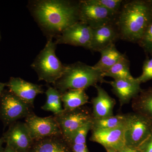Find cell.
Wrapping results in <instances>:
<instances>
[{"mask_svg":"<svg viewBox=\"0 0 152 152\" xmlns=\"http://www.w3.org/2000/svg\"><path fill=\"white\" fill-rule=\"evenodd\" d=\"M28 7L48 38L56 37L66 28L80 21V1H31Z\"/></svg>","mask_w":152,"mask_h":152,"instance_id":"1","label":"cell"},{"mask_svg":"<svg viewBox=\"0 0 152 152\" xmlns=\"http://www.w3.org/2000/svg\"><path fill=\"white\" fill-rule=\"evenodd\" d=\"M152 20V6L148 0L124 1L115 24L120 39L137 43Z\"/></svg>","mask_w":152,"mask_h":152,"instance_id":"2","label":"cell"},{"mask_svg":"<svg viewBox=\"0 0 152 152\" xmlns=\"http://www.w3.org/2000/svg\"><path fill=\"white\" fill-rule=\"evenodd\" d=\"M104 77L103 73L93 66L78 61L66 65L62 75L53 85L62 94L68 90H86L98 83H107Z\"/></svg>","mask_w":152,"mask_h":152,"instance_id":"3","label":"cell"},{"mask_svg":"<svg viewBox=\"0 0 152 152\" xmlns=\"http://www.w3.org/2000/svg\"><path fill=\"white\" fill-rule=\"evenodd\" d=\"M48 39L45 48L36 57L31 67L37 73L39 81L53 84L62 75L66 65L63 64L56 55L57 45L53 38Z\"/></svg>","mask_w":152,"mask_h":152,"instance_id":"4","label":"cell"},{"mask_svg":"<svg viewBox=\"0 0 152 152\" xmlns=\"http://www.w3.org/2000/svg\"><path fill=\"white\" fill-rule=\"evenodd\" d=\"M34 105L22 100L9 90H4L0 97V120L4 127L26 118L33 113Z\"/></svg>","mask_w":152,"mask_h":152,"instance_id":"5","label":"cell"},{"mask_svg":"<svg viewBox=\"0 0 152 152\" xmlns=\"http://www.w3.org/2000/svg\"><path fill=\"white\" fill-rule=\"evenodd\" d=\"M62 134L69 143L77 132L86 124L92 121V112L84 107L71 110H64L54 115Z\"/></svg>","mask_w":152,"mask_h":152,"instance_id":"6","label":"cell"},{"mask_svg":"<svg viewBox=\"0 0 152 152\" xmlns=\"http://www.w3.org/2000/svg\"><path fill=\"white\" fill-rule=\"evenodd\" d=\"M152 134V124L140 114L133 112L127 114L124 126L125 145L139 148Z\"/></svg>","mask_w":152,"mask_h":152,"instance_id":"7","label":"cell"},{"mask_svg":"<svg viewBox=\"0 0 152 152\" xmlns=\"http://www.w3.org/2000/svg\"><path fill=\"white\" fill-rule=\"evenodd\" d=\"M80 21L93 29L115 24L117 15L90 0L80 1Z\"/></svg>","mask_w":152,"mask_h":152,"instance_id":"8","label":"cell"},{"mask_svg":"<svg viewBox=\"0 0 152 152\" xmlns=\"http://www.w3.org/2000/svg\"><path fill=\"white\" fill-rule=\"evenodd\" d=\"M93 28L86 24L79 21L66 28L56 38L55 42L74 46L81 47L90 50Z\"/></svg>","mask_w":152,"mask_h":152,"instance_id":"9","label":"cell"},{"mask_svg":"<svg viewBox=\"0 0 152 152\" xmlns=\"http://www.w3.org/2000/svg\"><path fill=\"white\" fill-rule=\"evenodd\" d=\"M25 123L34 141L62 134L54 115L41 118L33 112L25 118Z\"/></svg>","mask_w":152,"mask_h":152,"instance_id":"10","label":"cell"},{"mask_svg":"<svg viewBox=\"0 0 152 152\" xmlns=\"http://www.w3.org/2000/svg\"><path fill=\"white\" fill-rule=\"evenodd\" d=\"M2 137L7 145L17 152H29L34 141L25 123L18 121L9 126Z\"/></svg>","mask_w":152,"mask_h":152,"instance_id":"11","label":"cell"},{"mask_svg":"<svg viewBox=\"0 0 152 152\" xmlns=\"http://www.w3.org/2000/svg\"><path fill=\"white\" fill-rule=\"evenodd\" d=\"M7 87L17 96L28 103L34 105L37 95L44 92L41 86L26 81L20 78L11 77Z\"/></svg>","mask_w":152,"mask_h":152,"instance_id":"12","label":"cell"},{"mask_svg":"<svg viewBox=\"0 0 152 152\" xmlns=\"http://www.w3.org/2000/svg\"><path fill=\"white\" fill-rule=\"evenodd\" d=\"M124 126L114 129L92 131L91 141L100 144L104 148L120 150L125 146Z\"/></svg>","mask_w":152,"mask_h":152,"instance_id":"13","label":"cell"},{"mask_svg":"<svg viewBox=\"0 0 152 152\" xmlns=\"http://www.w3.org/2000/svg\"><path fill=\"white\" fill-rule=\"evenodd\" d=\"M112 87V91L119 101L120 105L129 103L141 92L142 89L136 78L134 80H114L107 82Z\"/></svg>","mask_w":152,"mask_h":152,"instance_id":"14","label":"cell"},{"mask_svg":"<svg viewBox=\"0 0 152 152\" xmlns=\"http://www.w3.org/2000/svg\"><path fill=\"white\" fill-rule=\"evenodd\" d=\"M120 39L119 34L115 23L93 29L90 50L99 52L106 47L115 44Z\"/></svg>","mask_w":152,"mask_h":152,"instance_id":"15","label":"cell"},{"mask_svg":"<svg viewBox=\"0 0 152 152\" xmlns=\"http://www.w3.org/2000/svg\"><path fill=\"white\" fill-rule=\"evenodd\" d=\"M95 87L97 95L92 100L93 118L97 119L113 115L115 100L100 86L97 85Z\"/></svg>","mask_w":152,"mask_h":152,"instance_id":"16","label":"cell"},{"mask_svg":"<svg viewBox=\"0 0 152 152\" xmlns=\"http://www.w3.org/2000/svg\"><path fill=\"white\" fill-rule=\"evenodd\" d=\"M29 152H72L70 145L62 135L34 141Z\"/></svg>","mask_w":152,"mask_h":152,"instance_id":"17","label":"cell"},{"mask_svg":"<svg viewBox=\"0 0 152 152\" xmlns=\"http://www.w3.org/2000/svg\"><path fill=\"white\" fill-rule=\"evenodd\" d=\"M132 107L134 112L142 115L152 124V87L142 90L132 101Z\"/></svg>","mask_w":152,"mask_h":152,"instance_id":"18","label":"cell"},{"mask_svg":"<svg viewBox=\"0 0 152 152\" xmlns=\"http://www.w3.org/2000/svg\"><path fill=\"white\" fill-rule=\"evenodd\" d=\"M99 53L100 59L93 67L103 73L111 68L124 54L117 50L115 44L106 47Z\"/></svg>","mask_w":152,"mask_h":152,"instance_id":"19","label":"cell"},{"mask_svg":"<svg viewBox=\"0 0 152 152\" xmlns=\"http://www.w3.org/2000/svg\"><path fill=\"white\" fill-rule=\"evenodd\" d=\"M64 110H71L83 107L88 102L89 96L84 89L68 90L61 94Z\"/></svg>","mask_w":152,"mask_h":152,"instance_id":"20","label":"cell"},{"mask_svg":"<svg viewBox=\"0 0 152 152\" xmlns=\"http://www.w3.org/2000/svg\"><path fill=\"white\" fill-rule=\"evenodd\" d=\"M104 77H110L114 80H134L135 78L130 71V62L125 54L111 68L104 72Z\"/></svg>","mask_w":152,"mask_h":152,"instance_id":"21","label":"cell"},{"mask_svg":"<svg viewBox=\"0 0 152 152\" xmlns=\"http://www.w3.org/2000/svg\"><path fill=\"white\" fill-rule=\"evenodd\" d=\"M127 114H118L115 115L95 119L91 121V131L107 129L124 126L126 121Z\"/></svg>","mask_w":152,"mask_h":152,"instance_id":"22","label":"cell"},{"mask_svg":"<svg viewBox=\"0 0 152 152\" xmlns=\"http://www.w3.org/2000/svg\"><path fill=\"white\" fill-rule=\"evenodd\" d=\"M47 100L42 109L46 111L51 112L54 115L61 113L64 110L62 107L61 93L54 87H49L46 91Z\"/></svg>","mask_w":152,"mask_h":152,"instance_id":"23","label":"cell"},{"mask_svg":"<svg viewBox=\"0 0 152 152\" xmlns=\"http://www.w3.org/2000/svg\"><path fill=\"white\" fill-rule=\"evenodd\" d=\"M91 121L83 126L73 137L69 143L72 152H89L86 140L88 133L91 131Z\"/></svg>","mask_w":152,"mask_h":152,"instance_id":"24","label":"cell"},{"mask_svg":"<svg viewBox=\"0 0 152 152\" xmlns=\"http://www.w3.org/2000/svg\"><path fill=\"white\" fill-rule=\"evenodd\" d=\"M91 2L103 7L114 14L119 12L124 1L123 0H90Z\"/></svg>","mask_w":152,"mask_h":152,"instance_id":"25","label":"cell"},{"mask_svg":"<svg viewBox=\"0 0 152 152\" xmlns=\"http://www.w3.org/2000/svg\"><path fill=\"white\" fill-rule=\"evenodd\" d=\"M138 44L152 56V20Z\"/></svg>","mask_w":152,"mask_h":152,"instance_id":"26","label":"cell"},{"mask_svg":"<svg viewBox=\"0 0 152 152\" xmlns=\"http://www.w3.org/2000/svg\"><path fill=\"white\" fill-rule=\"evenodd\" d=\"M140 83H143L152 80V56L147 58L144 62L142 73L140 77L136 78Z\"/></svg>","mask_w":152,"mask_h":152,"instance_id":"27","label":"cell"},{"mask_svg":"<svg viewBox=\"0 0 152 152\" xmlns=\"http://www.w3.org/2000/svg\"><path fill=\"white\" fill-rule=\"evenodd\" d=\"M138 148L142 152H152V134Z\"/></svg>","mask_w":152,"mask_h":152,"instance_id":"28","label":"cell"},{"mask_svg":"<svg viewBox=\"0 0 152 152\" xmlns=\"http://www.w3.org/2000/svg\"><path fill=\"white\" fill-rule=\"evenodd\" d=\"M120 152H142L138 148H132L125 145L119 150Z\"/></svg>","mask_w":152,"mask_h":152,"instance_id":"29","label":"cell"},{"mask_svg":"<svg viewBox=\"0 0 152 152\" xmlns=\"http://www.w3.org/2000/svg\"><path fill=\"white\" fill-rule=\"evenodd\" d=\"M7 86V83H3L0 82V97L2 94L4 90L5 87Z\"/></svg>","mask_w":152,"mask_h":152,"instance_id":"30","label":"cell"},{"mask_svg":"<svg viewBox=\"0 0 152 152\" xmlns=\"http://www.w3.org/2000/svg\"><path fill=\"white\" fill-rule=\"evenodd\" d=\"M2 152H17L16 151H15L12 148L8 146H6V148H5L4 151Z\"/></svg>","mask_w":152,"mask_h":152,"instance_id":"31","label":"cell"},{"mask_svg":"<svg viewBox=\"0 0 152 152\" xmlns=\"http://www.w3.org/2000/svg\"><path fill=\"white\" fill-rule=\"evenodd\" d=\"M5 143L4 140L2 137L0 138V152H2L4 148H3V144Z\"/></svg>","mask_w":152,"mask_h":152,"instance_id":"32","label":"cell"},{"mask_svg":"<svg viewBox=\"0 0 152 152\" xmlns=\"http://www.w3.org/2000/svg\"><path fill=\"white\" fill-rule=\"evenodd\" d=\"M107 152H120L118 150L112 148H105Z\"/></svg>","mask_w":152,"mask_h":152,"instance_id":"33","label":"cell"},{"mask_svg":"<svg viewBox=\"0 0 152 152\" xmlns=\"http://www.w3.org/2000/svg\"><path fill=\"white\" fill-rule=\"evenodd\" d=\"M148 1L151 4V5L152 6V0H148Z\"/></svg>","mask_w":152,"mask_h":152,"instance_id":"34","label":"cell"},{"mask_svg":"<svg viewBox=\"0 0 152 152\" xmlns=\"http://www.w3.org/2000/svg\"><path fill=\"white\" fill-rule=\"evenodd\" d=\"M1 39V33H0V40Z\"/></svg>","mask_w":152,"mask_h":152,"instance_id":"35","label":"cell"}]
</instances>
